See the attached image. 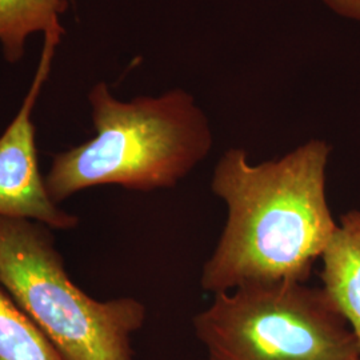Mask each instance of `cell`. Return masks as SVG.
Instances as JSON below:
<instances>
[{
  "mask_svg": "<svg viewBox=\"0 0 360 360\" xmlns=\"http://www.w3.org/2000/svg\"><path fill=\"white\" fill-rule=\"evenodd\" d=\"M322 3L336 16L360 23V0H322Z\"/></svg>",
  "mask_w": 360,
  "mask_h": 360,
  "instance_id": "9",
  "label": "cell"
},
{
  "mask_svg": "<svg viewBox=\"0 0 360 360\" xmlns=\"http://www.w3.org/2000/svg\"><path fill=\"white\" fill-rule=\"evenodd\" d=\"M207 360H349L359 356L349 324L323 287L283 281L214 295L193 316Z\"/></svg>",
  "mask_w": 360,
  "mask_h": 360,
  "instance_id": "4",
  "label": "cell"
},
{
  "mask_svg": "<svg viewBox=\"0 0 360 360\" xmlns=\"http://www.w3.org/2000/svg\"><path fill=\"white\" fill-rule=\"evenodd\" d=\"M70 0H0V46L8 63L23 59L26 43L35 34L60 32Z\"/></svg>",
  "mask_w": 360,
  "mask_h": 360,
  "instance_id": "7",
  "label": "cell"
},
{
  "mask_svg": "<svg viewBox=\"0 0 360 360\" xmlns=\"http://www.w3.org/2000/svg\"><path fill=\"white\" fill-rule=\"evenodd\" d=\"M321 260L322 287L347 321L360 349V211L340 217Z\"/></svg>",
  "mask_w": 360,
  "mask_h": 360,
  "instance_id": "6",
  "label": "cell"
},
{
  "mask_svg": "<svg viewBox=\"0 0 360 360\" xmlns=\"http://www.w3.org/2000/svg\"><path fill=\"white\" fill-rule=\"evenodd\" d=\"M89 102L95 136L53 156L44 178L53 203L98 186L141 193L172 188L212 150L208 116L184 89L124 102L99 82Z\"/></svg>",
  "mask_w": 360,
  "mask_h": 360,
  "instance_id": "2",
  "label": "cell"
},
{
  "mask_svg": "<svg viewBox=\"0 0 360 360\" xmlns=\"http://www.w3.org/2000/svg\"><path fill=\"white\" fill-rule=\"evenodd\" d=\"M349 360H360V355H359V356H355V358H352V359H349Z\"/></svg>",
  "mask_w": 360,
  "mask_h": 360,
  "instance_id": "10",
  "label": "cell"
},
{
  "mask_svg": "<svg viewBox=\"0 0 360 360\" xmlns=\"http://www.w3.org/2000/svg\"><path fill=\"white\" fill-rule=\"evenodd\" d=\"M65 34L43 37L38 67L18 114L0 135V218L28 219L56 230L77 226L75 215L56 207L39 171L32 112L50 77L56 49Z\"/></svg>",
  "mask_w": 360,
  "mask_h": 360,
  "instance_id": "5",
  "label": "cell"
},
{
  "mask_svg": "<svg viewBox=\"0 0 360 360\" xmlns=\"http://www.w3.org/2000/svg\"><path fill=\"white\" fill-rule=\"evenodd\" d=\"M330 155L323 139L257 165L242 147L221 154L210 186L226 205L227 218L202 269L205 292L309 281L338 229L326 195Z\"/></svg>",
  "mask_w": 360,
  "mask_h": 360,
  "instance_id": "1",
  "label": "cell"
},
{
  "mask_svg": "<svg viewBox=\"0 0 360 360\" xmlns=\"http://www.w3.org/2000/svg\"><path fill=\"white\" fill-rule=\"evenodd\" d=\"M0 283V360H63Z\"/></svg>",
  "mask_w": 360,
  "mask_h": 360,
  "instance_id": "8",
  "label": "cell"
},
{
  "mask_svg": "<svg viewBox=\"0 0 360 360\" xmlns=\"http://www.w3.org/2000/svg\"><path fill=\"white\" fill-rule=\"evenodd\" d=\"M0 283L63 360H134L131 336L146 307L134 297L86 295L67 276L44 224L0 218Z\"/></svg>",
  "mask_w": 360,
  "mask_h": 360,
  "instance_id": "3",
  "label": "cell"
}]
</instances>
